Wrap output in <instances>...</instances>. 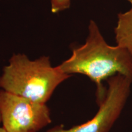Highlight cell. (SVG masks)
<instances>
[{
    "mask_svg": "<svg viewBox=\"0 0 132 132\" xmlns=\"http://www.w3.org/2000/svg\"><path fill=\"white\" fill-rule=\"evenodd\" d=\"M88 29L85 44L75 48L72 56L58 67L67 75L82 74L94 82L98 102L106 92L102 83L103 80L121 74L132 82V56L120 46L108 45L94 21H90Z\"/></svg>",
    "mask_w": 132,
    "mask_h": 132,
    "instance_id": "6da1fadb",
    "label": "cell"
},
{
    "mask_svg": "<svg viewBox=\"0 0 132 132\" xmlns=\"http://www.w3.org/2000/svg\"><path fill=\"white\" fill-rule=\"evenodd\" d=\"M71 75L53 67L49 57L30 60L24 54H14L0 76V87L32 101L46 103L54 90Z\"/></svg>",
    "mask_w": 132,
    "mask_h": 132,
    "instance_id": "7a4b0ae2",
    "label": "cell"
},
{
    "mask_svg": "<svg viewBox=\"0 0 132 132\" xmlns=\"http://www.w3.org/2000/svg\"><path fill=\"white\" fill-rule=\"evenodd\" d=\"M0 116L8 132H37L52 122L46 103L0 90Z\"/></svg>",
    "mask_w": 132,
    "mask_h": 132,
    "instance_id": "3957f363",
    "label": "cell"
},
{
    "mask_svg": "<svg viewBox=\"0 0 132 132\" xmlns=\"http://www.w3.org/2000/svg\"><path fill=\"white\" fill-rule=\"evenodd\" d=\"M108 87L105 96L98 102V111L86 123L64 129L56 127L47 132H108L119 118L130 92L131 81L121 74L107 79Z\"/></svg>",
    "mask_w": 132,
    "mask_h": 132,
    "instance_id": "277c9868",
    "label": "cell"
},
{
    "mask_svg": "<svg viewBox=\"0 0 132 132\" xmlns=\"http://www.w3.org/2000/svg\"><path fill=\"white\" fill-rule=\"evenodd\" d=\"M118 19L114 29L117 45L126 49L132 56V7L119 14Z\"/></svg>",
    "mask_w": 132,
    "mask_h": 132,
    "instance_id": "5b68a950",
    "label": "cell"
},
{
    "mask_svg": "<svg viewBox=\"0 0 132 132\" xmlns=\"http://www.w3.org/2000/svg\"><path fill=\"white\" fill-rule=\"evenodd\" d=\"M71 0H52L51 11L53 13H58L69 9L70 6Z\"/></svg>",
    "mask_w": 132,
    "mask_h": 132,
    "instance_id": "8992f818",
    "label": "cell"
},
{
    "mask_svg": "<svg viewBox=\"0 0 132 132\" xmlns=\"http://www.w3.org/2000/svg\"><path fill=\"white\" fill-rule=\"evenodd\" d=\"M1 116H0V132H8L3 127L1 126Z\"/></svg>",
    "mask_w": 132,
    "mask_h": 132,
    "instance_id": "52a82bcc",
    "label": "cell"
},
{
    "mask_svg": "<svg viewBox=\"0 0 132 132\" xmlns=\"http://www.w3.org/2000/svg\"><path fill=\"white\" fill-rule=\"evenodd\" d=\"M127 1H128V2H130L132 4V0H127Z\"/></svg>",
    "mask_w": 132,
    "mask_h": 132,
    "instance_id": "ba28073f",
    "label": "cell"
}]
</instances>
